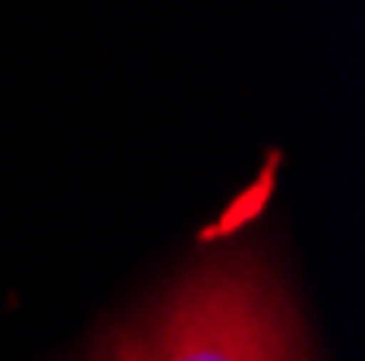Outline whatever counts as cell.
<instances>
[{
  "instance_id": "7a4b0ae2",
  "label": "cell",
  "mask_w": 365,
  "mask_h": 361,
  "mask_svg": "<svg viewBox=\"0 0 365 361\" xmlns=\"http://www.w3.org/2000/svg\"><path fill=\"white\" fill-rule=\"evenodd\" d=\"M96 361H105V357H101V352H96Z\"/></svg>"
},
{
  "instance_id": "6da1fadb",
  "label": "cell",
  "mask_w": 365,
  "mask_h": 361,
  "mask_svg": "<svg viewBox=\"0 0 365 361\" xmlns=\"http://www.w3.org/2000/svg\"><path fill=\"white\" fill-rule=\"evenodd\" d=\"M105 361H317L304 313L261 248L196 257L105 331Z\"/></svg>"
}]
</instances>
